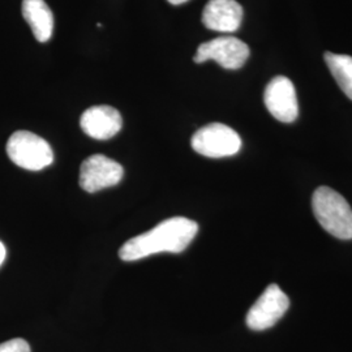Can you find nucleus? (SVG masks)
I'll return each instance as SVG.
<instances>
[{
	"label": "nucleus",
	"mask_w": 352,
	"mask_h": 352,
	"mask_svg": "<svg viewBox=\"0 0 352 352\" xmlns=\"http://www.w3.org/2000/svg\"><path fill=\"white\" fill-rule=\"evenodd\" d=\"M199 225L184 217L168 218L145 234L126 240L119 250L123 261H138L153 254L170 252L180 253L195 239Z\"/></svg>",
	"instance_id": "f257e3e1"
},
{
	"label": "nucleus",
	"mask_w": 352,
	"mask_h": 352,
	"mask_svg": "<svg viewBox=\"0 0 352 352\" xmlns=\"http://www.w3.org/2000/svg\"><path fill=\"white\" fill-rule=\"evenodd\" d=\"M316 219L330 235L352 239V209L346 199L329 187H320L312 197Z\"/></svg>",
	"instance_id": "f03ea898"
},
{
	"label": "nucleus",
	"mask_w": 352,
	"mask_h": 352,
	"mask_svg": "<svg viewBox=\"0 0 352 352\" xmlns=\"http://www.w3.org/2000/svg\"><path fill=\"white\" fill-rule=\"evenodd\" d=\"M7 154L13 164L29 171H39L54 161L49 142L28 131H17L7 142Z\"/></svg>",
	"instance_id": "7ed1b4c3"
},
{
	"label": "nucleus",
	"mask_w": 352,
	"mask_h": 352,
	"mask_svg": "<svg viewBox=\"0 0 352 352\" xmlns=\"http://www.w3.org/2000/svg\"><path fill=\"white\" fill-rule=\"evenodd\" d=\"M193 151L208 158H225L239 153L241 139L230 126L212 123L200 128L190 140Z\"/></svg>",
	"instance_id": "20e7f679"
},
{
	"label": "nucleus",
	"mask_w": 352,
	"mask_h": 352,
	"mask_svg": "<svg viewBox=\"0 0 352 352\" xmlns=\"http://www.w3.org/2000/svg\"><path fill=\"white\" fill-rule=\"evenodd\" d=\"M250 47L235 37L214 38L199 46L193 58L195 63L214 60L225 69H239L250 58Z\"/></svg>",
	"instance_id": "39448f33"
},
{
	"label": "nucleus",
	"mask_w": 352,
	"mask_h": 352,
	"mask_svg": "<svg viewBox=\"0 0 352 352\" xmlns=\"http://www.w3.org/2000/svg\"><path fill=\"white\" fill-rule=\"evenodd\" d=\"M289 308V299L278 285L267 286L247 314V325L263 331L274 327Z\"/></svg>",
	"instance_id": "423d86ee"
},
{
	"label": "nucleus",
	"mask_w": 352,
	"mask_h": 352,
	"mask_svg": "<svg viewBox=\"0 0 352 352\" xmlns=\"http://www.w3.org/2000/svg\"><path fill=\"white\" fill-rule=\"evenodd\" d=\"M123 167L106 155L96 154L87 158L80 168V186L89 193L113 187L123 179Z\"/></svg>",
	"instance_id": "0eeeda50"
},
{
	"label": "nucleus",
	"mask_w": 352,
	"mask_h": 352,
	"mask_svg": "<svg viewBox=\"0 0 352 352\" xmlns=\"http://www.w3.org/2000/svg\"><path fill=\"white\" fill-rule=\"evenodd\" d=\"M264 102L267 111L282 123H292L299 115L296 90L285 76L274 77L266 85Z\"/></svg>",
	"instance_id": "6e6552de"
},
{
	"label": "nucleus",
	"mask_w": 352,
	"mask_h": 352,
	"mask_svg": "<svg viewBox=\"0 0 352 352\" xmlns=\"http://www.w3.org/2000/svg\"><path fill=\"white\" fill-rule=\"evenodd\" d=\"M80 126L89 138L109 140L120 132L123 119L120 113L111 106H93L82 113Z\"/></svg>",
	"instance_id": "1a4fd4ad"
},
{
	"label": "nucleus",
	"mask_w": 352,
	"mask_h": 352,
	"mask_svg": "<svg viewBox=\"0 0 352 352\" xmlns=\"http://www.w3.org/2000/svg\"><path fill=\"white\" fill-rule=\"evenodd\" d=\"M241 20L243 7L236 0H209L202 12V24L221 33L236 32Z\"/></svg>",
	"instance_id": "9d476101"
},
{
	"label": "nucleus",
	"mask_w": 352,
	"mask_h": 352,
	"mask_svg": "<svg viewBox=\"0 0 352 352\" xmlns=\"http://www.w3.org/2000/svg\"><path fill=\"white\" fill-rule=\"evenodd\" d=\"M23 16L38 42H47L54 32V14L45 0H23Z\"/></svg>",
	"instance_id": "9b49d317"
},
{
	"label": "nucleus",
	"mask_w": 352,
	"mask_h": 352,
	"mask_svg": "<svg viewBox=\"0 0 352 352\" xmlns=\"http://www.w3.org/2000/svg\"><path fill=\"white\" fill-rule=\"evenodd\" d=\"M324 58L342 91L352 101V56L327 51Z\"/></svg>",
	"instance_id": "f8f14e48"
},
{
	"label": "nucleus",
	"mask_w": 352,
	"mask_h": 352,
	"mask_svg": "<svg viewBox=\"0 0 352 352\" xmlns=\"http://www.w3.org/2000/svg\"><path fill=\"white\" fill-rule=\"evenodd\" d=\"M0 352H32L30 346L23 338H14L7 340L4 343H0Z\"/></svg>",
	"instance_id": "ddd939ff"
},
{
	"label": "nucleus",
	"mask_w": 352,
	"mask_h": 352,
	"mask_svg": "<svg viewBox=\"0 0 352 352\" xmlns=\"http://www.w3.org/2000/svg\"><path fill=\"white\" fill-rule=\"evenodd\" d=\"M4 258H6V247H4L3 243L0 241V265L3 264Z\"/></svg>",
	"instance_id": "4468645a"
},
{
	"label": "nucleus",
	"mask_w": 352,
	"mask_h": 352,
	"mask_svg": "<svg viewBox=\"0 0 352 352\" xmlns=\"http://www.w3.org/2000/svg\"><path fill=\"white\" fill-rule=\"evenodd\" d=\"M168 3H171V4H174V6H180V4H183V3H187L188 0H167Z\"/></svg>",
	"instance_id": "2eb2a0df"
}]
</instances>
